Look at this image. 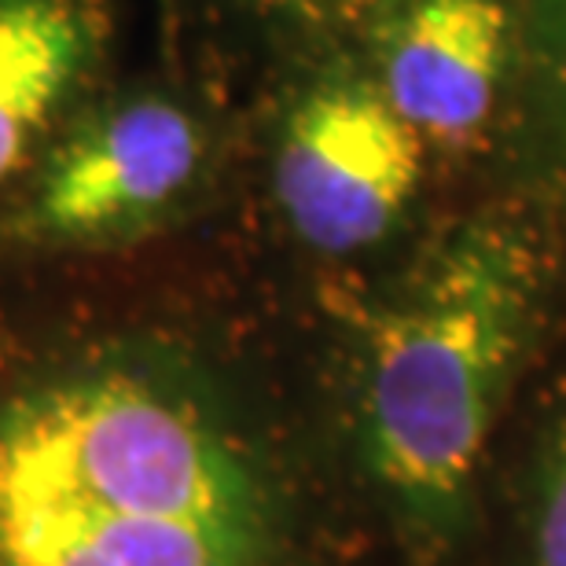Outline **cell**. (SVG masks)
Here are the masks:
<instances>
[{
  "mask_svg": "<svg viewBox=\"0 0 566 566\" xmlns=\"http://www.w3.org/2000/svg\"><path fill=\"white\" fill-rule=\"evenodd\" d=\"M276 504L177 365L115 354L0 401V566H273Z\"/></svg>",
  "mask_w": 566,
  "mask_h": 566,
  "instance_id": "6da1fadb",
  "label": "cell"
},
{
  "mask_svg": "<svg viewBox=\"0 0 566 566\" xmlns=\"http://www.w3.org/2000/svg\"><path fill=\"white\" fill-rule=\"evenodd\" d=\"M537 254L507 221H468L371 316L360 452L409 534L446 545L468 515L485 441L523 357Z\"/></svg>",
  "mask_w": 566,
  "mask_h": 566,
  "instance_id": "7a4b0ae2",
  "label": "cell"
},
{
  "mask_svg": "<svg viewBox=\"0 0 566 566\" xmlns=\"http://www.w3.org/2000/svg\"><path fill=\"white\" fill-rule=\"evenodd\" d=\"M210 166V129L174 93H122L41 151L11 235L30 247H115L166 224Z\"/></svg>",
  "mask_w": 566,
  "mask_h": 566,
  "instance_id": "3957f363",
  "label": "cell"
},
{
  "mask_svg": "<svg viewBox=\"0 0 566 566\" xmlns=\"http://www.w3.org/2000/svg\"><path fill=\"white\" fill-rule=\"evenodd\" d=\"M423 163V140L368 66H324L280 111L276 202L291 232L321 254H357L387 240L420 188Z\"/></svg>",
  "mask_w": 566,
  "mask_h": 566,
  "instance_id": "277c9868",
  "label": "cell"
},
{
  "mask_svg": "<svg viewBox=\"0 0 566 566\" xmlns=\"http://www.w3.org/2000/svg\"><path fill=\"white\" fill-rule=\"evenodd\" d=\"M368 74L423 147H463L518 66L512 0H390L368 22Z\"/></svg>",
  "mask_w": 566,
  "mask_h": 566,
  "instance_id": "5b68a950",
  "label": "cell"
},
{
  "mask_svg": "<svg viewBox=\"0 0 566 566\" xmlns=\"http://www.w3.org/2000/svg\"><path fill=\"white\" fill-rule=\"evenodd\" d=\"M104 55V0H0V188L82 99Z\"/></svg>",
  "mask_w": 566,
  "mask_h": 566,
  "instance_id": "8992f818",
  "label": "cell"
},
{
  "mask_svg": "<svg viewBox=\"0 0 566 566\" xmlns=\"http://www.w3.org/2000/svg\"><path fill=\"white\" fill-rule=\"evenodd\" d=\"M518 71L526 74L552 163L566 177V0H523Z\"/></svg>",
  "mask_w": 566,
  "mask_h": 566,
  "instance_id": "52a82bcc",
  "label": "cell"
},
{
  "mask_svg": "<svg viewBox=\"0 0 566 566\" xmlns=\"http://www.w3.org/2000/svg\"><path fill=\"white\" fill-rule=\"evenodd\" d=\"M534 559L537 566H566V438L552 452L541 485Z\"/></svg>",
  "mask_w": 566,
  "mask_h": 566,
  "instance_id": "ba28073f",
  "label": "cell"
},
{
  "mask_svg": "<svg viewBox=\"0 0 566 566\" xmlns=\"http://www.w3.org/2000/svg\"><path fill=\"white\" fill-rule=\"evenodd\" d=\"M262 4L310 27H346V22H368L390 0H262Z\"/></svg>",
  "mask_w": 566,
  "mask_h": 566,
  "instance_id": "9c48e42d",
  "label": "cell"
}]
</instances>
